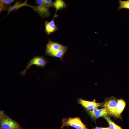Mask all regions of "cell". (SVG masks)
Wrapping results in <instances>:
<instances>
[{"label": "cell", "mask_w": 129, "mask_h": 129, "mask_svg": "<svg viewBox=\"0 0 129 129\" xmlns=\"http://www.w3.org/2000/svg\"><path fill=\"white\" fill-rule=\"evenodd\" d=\"M0 129H23L18 123L2 111L0 112Z\"/></svg>", "instance_id": "obj_1"}, {"label": "cell", "mask_w": 129, "mask_h": 129, "mask_svg": "<svg viewBox=\"0 0 129 129\" xmlns=\"http://www.w3.org/2000/svg\"><path fill=\"white\" fill-rule=\"evenodd\" d=\"M47 61V60L42 56H35L28 62L25 69L20 72L22 76L25 75L27 70L29 69L33 65H36L37 67L41 68L44 67L46 66Z\"/></svg>", "instance_id": "obj_2"}, {"label": "cell", "mask_w": 129, "mask_h": 129, "mask_svg": "<svg viewBox=\"0 0 129 129\" xmlns=\"http://www.w3.org/2000/svg\"><path fill=\"white\" fill-rule=\"evenodd\" d=\"M62 128L66 126H70L76 129H87L85 125L78 118L64 119L63 120Z\"/></svg>", "instance_id": "obj_3"}, {"label": "cell", "mask_w": 129, "mask_h": 129, "mask_svg": "<svg viewBox=\"0 0 129 129\" xmlns=\"http://www.w3.org/2000/svg\"><path fill=\"white\" fill-rule=\"evenodd\" d=\"M66 47L58 43L52 41L49 39L46 46V54L48 56L54 57L55 54L59 50Z\"/></svg>", "instance_id": "obj_4"}, {"label": "cell", "mask_w": 129, "mask_h": 129, "mask_svg": "<svg viewBox=\"0 0 129 129\" xmlns=\"http://www.w3.org/2000/svg\"><path fill=\"white\" fill-rule=\"evenodd\" d=\"M38 5L37 6L31 5L30 7L33 9L41 17H48L50 15L48 9L44 5L43 0H35Z\"/></svg>", "instance_id": "obj_5"}, {"label": "cell", "mask_w": 129, "mask_h": 129, "mask_svg": "<svg viewBox=\"0 0 129 129\" xmlns=\"http://www.w3.org/2000/svg\"><path fill=\"white\" fill-rule=\"evenodd\" d=\"M117 104V101L112 98L106 101L103 107L107 110L109 114L114 116Z\"/></svg>", "instance_id": "obj_6"}, {"label": "cell", "mask_w": 129, "mask_h": 129, "mask_svg": "<svg viewBox=\"0 0 129 129\" xmlns=\"http://www.w3.org/2000/svg\"><path fill=\"white\" fill-rule=\"evenodd\" d=\"M89 110L91 116L95 118L105 116L109 114L108 111L104 108L99 109L95 108Z\"/></svg>", "instance_id": "obj_7"}, {"label": "cell", "mask_w": 129, "mask_h": 129, "mask_svg": "<svg viewBox=\"0 0 129 129\" xmlns=\"http://www.w3.org/2000/svg\"><path fill=\"white\" fill-rule=\"evenodd\" d=\"M57 16L56 14L54 16L52 20L50 22L46 21L45 22V31L48 35L50 34L55 31L58 30L57 26L55 24L54 20L55 17Z\"/></svg>", "instance_id": "obj_8"}, {"label": "cell", "mask_w": 129, "mask_h": 129, "mask_svg": "<svg viewBox=\"0 0 129 129\" xmlns=\"http://www.w3.org/2000/svg\"><path fill=\"white\" fill-rule=\"evenodd\" d=\"M79 102L83 106L89 110L97 108L101 105V104L96 103L95 101H89L81 99L79 100Z\"/></svg>", "instance_id": "obj_9"}, {"label": "cell", "mask_w": 129, "mask_h": 129, "mask_svg": "<svg viewBox=\"0 0 129 129\" xmlns=\"http://www.w3.org/2000/svg\"><path fill=\"white\" fill-rule=\"evenodd\" d=\"M117 102V104L114 116L118 117L124 110L126 104L125 102L123 99H119Z\"/></svg>", "instance_id": "obj_10"}, {"label": "cell", "mask_w": 129, "mask_h": 129, "mask_svg": "<svg viewBox=\"0 0 129 129\" xmlns=\"http://www.w3.org/2000/svg\"><path fill=\"white\" fill-rule=\"evenodd\" d=\"M21 1H18L16 2L12 6H10L8 10V15L11 12L18 9L21 7L24 6H28L30 7L31 5H28L27 3L26 0L24 2L21 3Z\"/></svg>", "instance_id": "obj_11"}, {"label": "cell", "mask_w": 129, "mask_h": 129, "mask_svg": "<svg viewBox=\"0 0 129 129\" xmlns=\"http://www.w3.org/2000/svg\"><path fill=\"white\" fill-rule=\"evenodd\" d=\"M54 7L56 9V12L55 14H56L57 11L60 9L65 8L66 7V4L62 0H56L53 2Z\"/></svg>", "instance_id": "obj_12"}, {"label": "cell", "mask_w": 129, "mask_h": 129, "mask_svg": "<svg viewBox=\"0 0 129 129\" xmlns=\"http://www.w3.org/2000/svg\"><path fill=\"white\" fill-rule=\"evenodd\" d=\"M119 6L118 9L120 10L121 9H125L129 10V0H119Z\"/></svg>", "instance_id": "obj_13"}, {"label": "cell", "mask_w": 129, "mask_h": 129, "mask_svg": "<svg viewBox=\"0 0 129 129\" xmlns=\"http://www.w3.org/2000/svg\"><path fill=\"white\" fill-rule=\"evenodd\" d=\"M105 118L108 123L110 129H122L120 127L113 122L109 118L106 117Z\"/></svg>", "instance_id": "obj_14"}, {"label": "cell", "mask_w": 129, "mask_h": 129, "mask_svg": "<svg viewBox=\"0 0 129 129\" xmlns=\"http://www.w3.org/2000/svg\"><path fill=\"white\" fill-rule=\"evenodd\" d=\"M14 1V0H0V3L3 5H9Z\"/></svg>", "instance_id": "obj_15"}, {"label": "cell", "mask_w": 129, "mask_h": 129, "mask_svg": "<svg viewBox=\"0 0 129 129\" xmlns=\"http://www.w3.org/2000/svg\"><path fill=\"white\" fill-rule=\"evenodd\" d=\"M44 5L47 8L53 7H54L53 4H51L47 2L46 0H43Z\"/></svg>", "instance_id": "obj_16"}, {"label": "cell", "mask_w": 129, "mask_h": 129, "mask_svg": "<svg viewBox=\"0 0 129 129\" xmlns=\"http://www.w3.org/2000/svg\"><path fill=\"white\" fill-rule=\"evenodd\" d=\"M0 12L2 11L5 10V8L4 5L2 3H0Z\"/></svg>", "instance_id": "obj_17"}, {"label": "cell", "mask_w": 129, "mask_h": 129, "mask_svg": "<svg viewBox=\"0 0 129 129\" xmlns=\"http://www.w3.org/2000/svg\"><path fill=\"white\" fill-rule=\"evenodd\" d=\"M95 129H110L109 127L106 128H102L99 127H96Z\"/></svg>", "instance_id": "obj_18"}]
</instances>
